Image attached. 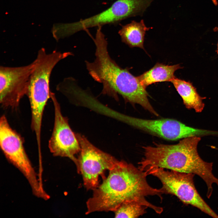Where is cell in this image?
<instances>
[{"label":"cell","instance_id":"7a4b0ae2","mask_svg":"<svg viewBox=\"0 0 218 218\" xmlns=\"http://www.w3.org/2000/svg\"><path fill=\"white\" fill-rule=\"evenodd\" d=\"M95 46V58L92 62L85 61L90 75L103 85L102 94L118 100L117 94L121 95L125 101L137 104L144 108L150 103L148 94L137 77L129 71L128 68L121 67L111 57L107 48V42L101 29H97L93 38Z\"/></svg>","mask_w":218,"mask_h":218},{"label":"cell","instance_id":"5b68a950","mask_svg":"<svg viewBox=\"0 0 218 218\" xmlns=\"http://www.w3.org/2000/svg\"><path fill=\"white\" fill-rule=\"evenodd\" d=\"M22 139L11 127L5 115L0 119V146L7 159L23 174L33 194L43 198L47 195L25 150Z\"/></svg>","mask_w":218,"mask_h":218},{"label":"cell","instance_id":"9c48e42d","mask_svg":"<svg viewBox=\"0 0 218 218\" xmlns=\"http://www.w3.org/2000/svg\"><path fill=\"white\" fill-rule=\"evenodd\" d=\"M35 62L18 67H0V102L4 108H16L26 95Z\"/></svg>","mask_w":218,"mask_h":218},{"label":"cell","instance_id":"8992f818","mask_svg":"<svg viewBox=\"0 0 218 218\" xmlns=\"http://www.w3.org/2000/svg\"><path fill=\"white\" fill-rule=\"evenodd\" d=\"M145 170L160 181L162 186L160 189L163 194L174 195L184 203L194 206L213 218H218V215L197 190L193 181L194 174L158 167L149 168Z\"/></svg>","mask_w":218,"mask_h":218},{"label":"cell","instance_id":"2e32d148","mask_svg":"<svg viewBox=\"0 0 218 218\" xmlns=\"http://www.w3.org/2000/svg\"><path fill=\"white\" fill-rule=\"evenodd\" d=\"M214 30H215L216 31H218V27H216L214 29ZM216 52H217V54L218 55V41L217 44V50L216 51Z\"/></svg>","mask_w":218,"mask_h":218},{"label":"cell","instance_id":"7c38bea8","mask_svg":"<svg viewBox=\"0 0 218 218\" xmlns=\"http://www.w3.org/2000/svg\"><path fill=\"white\" fill-rule=\"evenodd\" d=\"M170 82L182 97L187 108L193 109L198 113L203 111L204 107L203 100L206 97L199 95L192 83L175 77Z\"/></svg>","mask_w":218,"mask_h":218},{"label":"cell","instance_id":"5bb4252c","mask_svg":"<svg viewBox=\"0 0 218 218\" xmlns=\"http://www.w3.org/2000/svg\"><path fill=\"white\" fill-rule=\"evenodd\" d=\"M150 28L147 27L143 20L140 22L132 21L122 26L118 32L122 41L130 47H137L144 50V42L147 31Z\"/></svg>","mask_w":218,"mask_h":218},{"label":"cell","instance_id":"52a82bcc","mask_svg":"<svg viewBox=\"0 0 218 218\" xmlns=\"http://www.w3.org/2000/svg\"><path fill=\"white\" fill-rule=\"evenodd\" d=\"M76 135L80 146L77 171L82 175L86 189L94 190L99 185L100 176L105 178L104 172L114 168L119 161L95 147L84 136Z\"/></svg>","mask_w":218,"mask_h":218},{"label":"cell","instance_id":"ba28073f","mask_svg":"<svg viewBox=\"0 0 218 218\" xmlns=\"http://www.w3.org/2000/svg\"><path fill=\"white\" fill-rule=\"evenodd\" d=\"M147 8L145 0H117L106 10L96 15L71 23L63 25L64 37L87 28L118 22L130 17L142 16Z\"/></svg>","mask_w":218,"mask_h":218},{"label":"cell","instance_id":"9a60e30c","mask_svg":"<svg viewBox=\"0 0 218 218\" xmlns=\"http://www.w3.org/2000/svg\"><path fill=\"white\" fill-rule=\"evenodd\" d=\"M148 207L135 201L125 202L114 211L115 217L137 218L145 214Z\"/></svg>","mask_w":218,"mask_h":218},{"label":"cell","instance_id":"277c9868","mask_svg":"<svg viewBox=\"0 0 218 218\" xmlns=\"http://www.w3.org/2000/svg\"><path fill=\"white\" fill-rule=\"evenodd\" d=\"M73 55L70 51L62 52L56 50L47 52L44 48L38 51L31 74L27 95L30 103L31 127L41 128L43 114L47 102L50 97L49 81L52 71L61 61Z\"/></svg>","mask_w":218,"mask_h":218},{"label":"cell","instance_id":"3957f363","mask_svg":"<svg viewBox=\"0 0 218 218\" xmlns=\"http://www.w3.org/2000/svg\"><path fill=\"white\" fill-rule=\"evenodd\" d=\"M200 139L198 136H192L184 138L175 144L144 147V157L138 163V168L145 170L150 168L160 167L197 174L206 183L207 197L210 198L213 191L212 184L218 186V178L212 173L213 163L204 161L198 154L197 146Z\"/></svg>","mask_w":218,"mask_h":218},{"label":"cell","instance_id":"6da1fadb","mask_svg":"<svg viewBox=\"0 0 218 218\" xmlns=\"http://www.w3.org/2000/svg\"><path fill=\"white\" fill-rule=\"evenodd\" d=\"M147 171H143L131 164L119 161L109 170L107 178L93 190L86 202L88 214L95 212L114 211L123 203L138 202L161 213L163 208L153 205L146 199L148 196L157 195L162 199L160 189L153 188L148 183Z\"/></svg>","mask_w":218,"mask_h":218},{"label":"cell","instance_id":"8fae6325","mask_svg":"<svg viewBox=\"0 0 218 218\" xmlns=\"http://www.w3.org/2000/svg\"><path fill=\"white\" fill-rule=\"evenodd\" d=\"M118 119L137 128L165 139L176 140L203 134L204 131L169 118L145 119L117 114Z\"/></svg>","mask_w":218,"mask_h":218},{"label":"cell","instance_id":"4fadbf2b","mask_svg":"<svg viewBox=\"0 0 218 218\" xmlns=\"http://www.w3.org/2000/svg\"><path fill=\"white\" fill-rule=\"evenodd\" d=\"M181 68L179 64L169 65L158 63L137 77L141 84L146 88L148 85L156 82L171 81L175 77V72Z\"/></svg>","mask_w":218,"mask_h":218},{"label":"cell","instance_id":"30bf717a","mask_svg":"<svg viewBox=\"0 0 218 218\" xmlns=\"http://www.w3.org/2000/svg\"><path fill=\"white\" fill-rule=\"evenodd\" d=\"M50 96L54 106V119L53 132L48 142L49 149L54 156L69 158L77 168L78 160L75 155L80 150L79 142L69 124L68 119L63 115L54 94L51 91Z\"/></svg>","mask_w":218,"mask_h":218}]
</instances>
